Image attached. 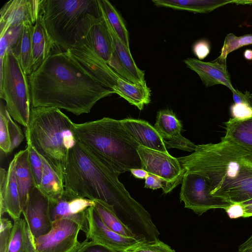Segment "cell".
<instances>
[{
  "label": "cell",
  "mask_w": 252,
  "mask_h": 252,
  "mask_svg": "<svg viewBox=\"0 0 252 252\" xmlns=\"http://www.w3.org/2000/svg\"><path fill=\"white\" fill-rule=\"evenodd\" d=\"M94 201V207L105 225L123 236L136 238L132 230L118 217L112 206L100 200Z\"/></svg>",
  "instance_id": "obj_29"
},
{
  "label": "cell",
  "mask_w": 252,
  "mask_h": 252,
  "mask_svg": "<svg viewBox=\"0 0 252 252\" xmlns=\"http://www.w3.org/2000/svg\"><path fill=\"white\" fill-rule=\"evenodd\" d=\"M87 218L89 225L86 234L87 239L121 252L128 251L143 243L135 237L123 236L108 228L102 221L94 206L88 208Z\"/></svg>",
  "instance_id": "obj_13"
},
{
  "label": "cell",
  "mask_w": 252,
  "mask_h": 252,
  "mask_svg": "<svg viewBox=\"0 0 252 252\" xmlns=\"http://www.w3.org/2000/svg\"><path fill=\"white\" fill-rule=\"evenodd\" d=\"M76 141L97 160L120 174L142 168L140 146L127 133L120 120L108 117L74 124Z\"/></svg>",
  "instance_id": "obj_4"
},
{
  "label": "cell",
  "mask_w": 252,
  "mask_h": 252,
  "mask_svg": "<svg viewBox=\"0 0 252 252\" xmlns=\"http://www.w3.org/2000/svg\"><path fill=\"white\" fill-rule=\"evenodd\" d=\"M97 0L101 13L122 42L129 49L128 32L122 17L109 1Z\"/></svg>",
  "instance_id": "obj_30"
},
{
  "label": "cell",
  "mask_w": 252,
  "mask_h": 252,
  "mask_svg": "<svg viewBox=\"0 0 252 252\" xmlns=\"http://www.w3.org/2000/svg\"><path fill=\"white\" fill-rule=\"evenodd\" d=\"M242 205H249V204H252V199L250 200L249 201H247L246 202H245L243 203H241Z\"/></svg>",
  "instance_id": "obj_50"
},
{
  "label": "cell",
  "mask_w": 252,
  "mask_h": 252,
  "mask_svg": "<svg viewBox=\"0 0 252 252\" xmlns=\"http://www.w3.org/2000/svg\"><path fill=\"white\" fill-rule=\"evenodd\" d=\"M154 127L161 137L170 140L180 137L182 124L174 113L168 109L159 110L157 115Z\"/></svg>",
  "instance_id": "obj_27"
},
{
  "label": "cell",
  "mask_w": 252,
  "mask_h": 252,
  "mask_svg": "<svg viewBox=\"0 0 252 252\" xmlns=\"http://www.w3.org/2000/svg\"><path fill=\"white\" fill-rule=\"evenodd\" d=\"M250 44H252V34L237 36L233 33H230L225 38L220 54L218 59L220 62L224 63L230 53L244 46Z\"/></svg>",
  "instance_id": "obj_32"
},
{
  "label": "cell",
  "mask_w": 252,
  "mask_h": 252,
  "mask_svg": "<svg viewBox=\"0 0 252 252\" xmlns=\"http://www.w3.org/2000/svg\"><path fill=\"white\" fill-rule=\"evenodd\" d=\"M22 214L34 239L51 230L53 222L49 215V199L37 187L30 193Z\"/></svg>",
  "instance_id": "obj_14"
},
{
  "label": "cell",
  "mask_w": 252,
  "mask_h": 252,
  "mask_svg": "<svg viewBox=\"0 0 252 252\" xmlns=\"http://www.w3.org/2000/svg\"><path fill=\"white\" fill-rule=\"evenodd\" d=\"M6 115L7 119L8 131L11 143V152L21 143L24 136L21 127L12 119L6 110Z\"/></svg>",
  "instance_id": "obj_37"
},
{
  "label": "cell",
  "mask_w": 252,
  "mask_h": 252,
  "mask_svg": "<svg viewBox=\"0 0 252 252\" xmlns=\"http://www.w3.org/2000/svg\"><path fill=\"white\" fill-rule=\"evenodd\" d=\"M28 76L33 108L55 107L79 116L90 113L98 101L115 94L100 83L68 51L56 45Z\"/></svg>",
  "instance_id": "obj_2"
},
{
  "label": "cell",
  "mask_w": 252,
  "mask_h": 252,
  "mask_svg": "<svg viewBox=\"0 0 252 252\" xmlns=\"http://www.w3.org/2000/svg\"><path fill=\"white\" fill-rule=\"evenodd\" d=\"M0 97L5 100L10 117L27 127L32 108L28 76L10 49L0 68Z\"/></svg>",
  "instance_id": "obj_7"
},
{
  "label": "cell",
  "mask_w": 252,
  "mask_h": 252,
  "mask_svg": "<svg viewBox=\"0 0 252 252\" xmlns=\"http://www.w3.org/2000/svg\"><path fill=\"white\" fill-rule=\"evenodd\" d=\"M188 67L195 72L206 87L221 84L231 92L235 89L231 83L226 65L219 62H204L198 59L187 58L184 61Z\"/></svg>",
  "instance_id": "obj_18"
},
{
  "label": "cell",
  "mask_w": 252,
  "mask_h": 252,
  "mask_svg": "<svg viewBox=\"0 0 252 252\" xmlns=\"http://www.w3.org/2000/svg\"><path fill=\"white\" fill-rule=\"evenodd\" d=\"M80 225L73 220H56L48 233L34 239L36 252H73L80 244Z\"/></svg>",
  "instance_id": "obj_11"
},
{
  "label": "cell",
  "mask_w": 252,
  "mask_h": 252,
  "mask_svg": "<svg viewBox=\"0 0 252 252\" xmlns=\"http://www.w3.org/2000/svg\"><path fill=\"white\" fill-rule=\"evenodd\" d=\"M7 213L13 220L20 218L22 210L15 177V159H12L7 171L4 192L0 195V215Z\"/></svg>",
  "instance_id": "obj_20"
},
{
  "label": "cell",
  "mask_w": 252,
  "mask_h": 252,
  "mask_svg": "<svg viewBox=\"0 0 252 252\" xmlns=\"http://www.w3.org/2000/svg\"><path fill=\"white\" fill-rule=\"evenodd\" d=\"M138 153L142 168L162 181L163 192L167 193L181 183L186 172L177 158L162 152L139 146Z\"/></svg>",
  "instance_id": "obj_9"
},
{
  "label": "cell",
  "mask_w": 252,
  "mask_h": 252,
  "mask_svg": "<svg viewBox=\"0 0 252 252\" xmlns=\"http://www.w3.org/2000/svg\"><path fill=\"white\" fill-rule=\"evenodd\" d=\"M225 125V136L252 148V117L243 120L230 118Z\"/></svg>",
  "instance_id": "obj_31"
},
{
  "label": "cell",
  "mask_w": 252,
  "mask_h": 252,
  "mask_svg": "<svg viewBox=\"0 0 252 252\" xmlns=\"http://www.w3.org/2000/svg\"><path fill=\"white\" fill-rule=\"evenodd\" d=\"M129 171L134 177L140 179H145L149 175V173L142 168H134Z\"/></svg>",
  "instance_id": "obj_47"
},
{
  "label": "cell",
  "mask_w": 252,
  "mask_h": 252,
  "mask_svg": "<svg viewBox=\"0 0 252 252\" xmlns=\"http://www.w3.org/2000/svg\"><path fill=\"white\" fill-rule=\"evenodd\" d=\"M85 19L94 48L108 64L113 56L114 49L104 18L102 14L98 17L89 14Z\"/></svg>",
  "instance_id": "obj_19"
},
{
  "label": "cell",
  "mask_w": 252,
  "mask_h": 252,
  "mask_svg": "<svg viewBox=\"0 0 252 252\" xmlns=\"http://www.w3.org/2000/svg\"><path fill=\"white\" fill-rule=\"evenodd\" d=\"M113 91L140 110L151 101V90L146 84H134L120 77Z\"/></svg>",
  "instance_id": "obj_24"
},
{
  "label": "cell",
  "mask_w": 252,
  "mask_h": 252,
  "mask_svg": "<svg viewBox=\"0 0 252 252\" xmlns=\"http://www.w3.org/2000/svg\"><path fill=\"white\" fill-rule=\"evenodd\" d=\"M40 157L43 163V174L41 184L37 188L49 200L58 199L64 193L63 181L48 162Z\"/></svg>",
  "instance_id": "obj_28"
},
{
  "label": "cell",
  "mask_w": 252,
  "mask_h": 252,
  "mask_svg": "<svg viewBox=\"0 0 252 252\" xmlns=\"http://www.w3.org/2000/svg\"><path fill=\"white\" fill-rule=\"evenodd\" d=\"M68 51L100 83L113 90L121 77L95 51L85 17L78 24L74 33V43Z\"/></svg>",
  "instance_id": "obj_8"
},
{
  "label": "cell",
  "mask_w": 252,
  "mask_h": 252,
  "mask_svg": "<svg viewBox=\"0 0 252 252\" xmlns=\"http://www.w3.org/2000/svg\"><path fill=\"white\" fill-rule=\"evenodd\" d=\"M193 52L201 60L205 58L209 54L210 51V44L206 40H200L196 42L193 46Z\"/></svg>",
  "instance_id": "obj_42"
},
{
  "label": "cell",
  "mask_w": 252,
  "mask_h": 252,
  "mask_svg": "<svg viewBox=\"0 0 252 252\" xmlns=\"http://www.w3.org/2000/svg\"><path fill=\"white\" fill-rule=\"evenodd\" d=\"M239 252H252V235L239 247Z\"/></svg>",
  "instance_id": "obj_46"
},
{
  "label": "cell",
  "mask_w": 252,
  "mask_h": 252,
  "mask_svg": "<svg viewBox=\"0 0 252 252\" xmlns=\"http://www.w3.org/2000/svg\"><path fill=\"white\" fill-rule=\"evenodd\" d=\"M6 112V106L1 101L0 108V148L3 154L7 155L11 152V143Z\"/></svg>",
  "instance_id": "obj_34"
},
{
  "label": "cell",
  "mask_w": 252,
  "mask_h": 252,
  "mask_svg": "<svg viewBox=\"0 0 252 252\" xmlns=\"http://www.w3.org/2000/svg\"><path fill=\"white\" fill-rule=\"evenodd\" d=\"M243 205L245 209L244 218L252 217V204Z\"/></svg>",
  "instance_id": "obj_48"
},
{
  "label": "cell",
  "mask_w": 252,
  "mask_h": 252,
  "mask_svg": "<svg viewBox=\"0 0 252 252\" xmlns=\"http://www.w3.org/2000/svg\"><path fill=\"white\" fill-rule=\"evenodd\" d=\"M15 177L19 189L22 210L32 190L36 187L30 166L27 147L16 153Z\"/></svg>",
  "instance_id": "obj_22"
},
{
  "label": "cell",
  "mask_w": 252,
  "mask_h": 252,
  "mask_svg": "<svg viewBox=\"0 0 252 252\" xmlns=\"http://www.w3.org/2000/svg\"><path fill=\"white\" fill-rule=\"evenodd\" d=\"M234 103H245L252 105V94L250 92L243 93L237 90L231 92Z\"/></svg>",
  "instance_id": "obj_44"
},
{
  "label": "cell",
  "mask_w": 252,
  "mask_h": 252,
  "mask_svg": "<svg viewBox=\"0 0 252 252\" xmlns=\"http://www.w3.org/2000/svg\"><path fill=\"white\" fill-rule=\"evenodd\" d=\"M244 57L247 60H252V50L246 49L244 52Z\"/></svg>",
  "instance_id": "obj_49"
},
{
  "label": "cell",
  "mask_w": 252,
  "mask_h": 252,
  "mask_svg": "<svg viewBox=\"0 0 252 252\" xmlns=\"http://www.w3.org/2000/svg\"><path fill=\"white\" fill-rule=\"evenodd\" d=\"M42 10L48 32L56 45L65 51L73 45L83 18L89 14L101 15L97 0H44Z\"/></svg>",
  "instance_id": "obj_6"
},
{
  "label": "cell",
  "mask_w": 252,
  "mask_h": 252,
  "mask_svg": "<svg viewBox=\"0 0 252 252\" xmlns=\"http://www.w3.org/2000/svg\"><path fill=\"white\" fill-rule=\"evenodd\" d=\"M120 121L127 133L140 146L168 154L164 140L148 122L133 118Z\"/></svg>",
  "instance_id": "obj_17"
},
{
  "label": "cell",
  "mask_w": 252,
  "mask_h": 252,
  "mask_svg": "<svg viewBox=\"0 0 252 252\" xmlns=\"http://www.w3.org/2000/svg\"><path fill=\"white\" fill-rule=\"evenodd\" d=\"M33 25L31 22H25L17 41L10 48L28 76L33 71L32 34Z\"/></svg>",
  "instance_id": "obj_25"
},
{
  "label": "cell",
  "mask_w": 252,
  "mask_h": 252,
  "mask_svg": "<svg viewBox=\"0 0 252 252\" xmlns=\"http://www.w3.org/2000/svg\"><path fill=\"white\" fill-rule=\"evenodd\" d=\"M225 211L230 219L244 218L245 209L241 203H232L228 206Z\"/></svg>",
  "instance_id": "obj_43"
},
{
  "label": "cell",
  "mask_w": 252,
  "mask_h": 252,
  "mask_svg": "<svg viewBox=\"0 0 252 252\" xmlns=\"http://www.w3.org/2000/svg\"><path fill=\"white\" fill-rule=\"evenodd\" d=\"M94 205V200L73 196L64 191L61 197L49 200L50 217L52 222L63 219L73 220L86 234L89 230L88 209Z\"/></svg>",
  "instance_id": "obj_12"
},
{
  "label": "cell",
  "mask_w": 252,
  "mask_h": 252,
  "mask_svg": "<svg viewBox=\"0 0 252 252\" xmlns=\"http://www.w3.org/2000/svg\"><path fill=\"white\" fill-rule=\"evenodd\" d=\"M29 150V158L30 166L34 179L36 187H38L41 182L43 174V163L40 155L31 145L27 143Z\"/></svg>",
  "instance_id": "obj_35"
},
{
  "label": "cell",
  "mask_w": 252,
  "mask_h": 252,
  "mask_svg": "<svg viewBox=\"0 0 252 252\" xmlns=\"http://www.w3.org/2000/svg\"><path fill=\"white\" fill-rule=\"evenodd\" d=\"M236 0H153L158 7L171 8L175 10H187L196 13H208L229 3H235Z\"/></svg>",
  "instance_id": "obj_23"
},
{
  "label": "cell",
  "mask_w": 252,
  "mask_h": 252,
  "mask_svg": "<svg viewBox=\"0 0 252 252\" xmlns=\"http://www.w3.org/2000/svg\"><path fill=\"white\" fill-rule=\"evenodd\" d=\"M177 159L186 172L206 178L212 195L231 203L252 199V148L224 136Z\"/></svg>",
  "instance_id": "obj_3"
},
{
  "label": "cell",
  "mask_w": 252,
  "mask_h": 252,
  "mask_svg": "<svg viewBox=\"0 0 252 252\" xmlns=\"http://www.w3.org/2000/svg\"><path fill=\"white\" fill-rule=\"evenodd\" d=\"M101 14L111 34L114 49V54L108 65L120 77L128 82L140 85L146 84L144 71L138 68L129 49L122 42L105 17Z\"/></svg>",
  "instance_id": "obj_15"
},
{
  "label": "cell",
  "mask_w": 252,
  "mask_h": 252,
  "mask_svg": "<svg viewBox=\"0 0 252 252\" xmlns=\"http://www.w3.org/2000/svg\"><path fill=\"white\" fill-rule=\"evenodd\" d=\"M44 0H10L0 10V35L9 27L29 22L36 23L41 11Z\"/></svg>",
  "instance_id": "obj_16"
},
{
  "label": "cell",
  "mask_w": 252,
  "mask_h": 252,
  "mask_svg": "<svg viewBox=\"0 0 252 252\" xmlns=\"http://www.w3.org/2000/svg\"><path fill=\"white\" fill-rule=\"evenodd\" d=\"M180 198L184 202L185 208L199 216L212 209L225 210L232 204L212 195L208 182L203 176L187 172L181 182Z\"/></svg>",
  "instance_id": "obj_10"
},
{
  "label": "cell",
  "mask_w": 252,
  "mask_h": 252,
  "mask_svg": "<svg viewBox=\"0 0 252 252\" xmlns=\"http://www.w3.org/2000/svg\"><path fill=\"white\" fill-rule=\"evenodd\" d=\"M74 123L60 109L32 107L25 131L30 143L63 180L69 150L76 143Z\"/></svg>",
  "instance_id": "obj_5"
},
{
  "label": "cell",
  "mask_w": 252,
  "mask_h": 252,
  "mask_svg": "<svg viewBox=\"0 0 252 252\" xmlns=\"http://www.w3.org/2000/svg\"><path fill=\"white\" fill-rule=\"evenodd\" d=\"M130 252V251H126V252Z\"/></svg>",
  "instance_id": "obj_51"
},
{
  "label": "cell",
  "mask_w": 252,
  "mask_h": 252,
  "mask_svg": "<svg viewBox=\"0 0 252 252\" xmlns=\"http://www.w3.org/2000/svg\"><path fill=\"white\" fill-rule=\"evenodd\" d=\"M145 188L157 189L162 188V181L158 176L149 174L145 179Z\"/></svg>",
  "instance_id": "obj_45"
},
{
  "label": "cell",
  "mask_w": 252,
  "mask_h": 252,
  "mask_svg": "<svg viewBox=\"0 0 252 252\" xmlns=\"http://www.w3.org/2000/svg\"><path fill=\"white\" fill-rule=\"evenodd\" d=\"M164 143L167 148H177L190 152L194 151L196 148V145L183 136L172 140H164Z\"/></svg>",
  "instance_id": "obj_41"
},
{
  "label": "cell",
  "mask_w": 252,
  "mask_h": 252,
  "mask_svg": "<svg viewBox=\"0 0 252 252\" xmlns=\"http://www.w3.org/2000/svg\"><path fill=\"white\" fill-rule=\"evenodd\" d=\"M6 252H36L34 238L25 219L14 220Z\"/></svg>",
  "instance_id": "obj_26"
},
{
  "label": "cell",
  "mask_w": 252,
  "mask_h": 252,
  "mask_svg": "<svg viewBox=\"0 0 252 252\" xmlns=\"http://www.w3.org/2000/svg\"><path fill=\"white\" fill-rule=\"evenodd\" d=\"M128 251L130 252H175L168 245L159 240L141 243Z\"/></svg>",
  "instance_id": "obj_36"
},
{
  "label": "cell",
  "mask_w": 252,
  "mask_h": 252,
  "mask_svg": "<svg viewBox=\"0 0 252 252\" xmlns=\"http://www.w3.org/2000/svg\"><path fill=\"white\" fill-rule=\"evenodd\" d=\"M232 118L243 120L252 117V105L245 103H234L230 108Z\"/></svg>",
  "instance_id": "obj_40"
},
{
  "label": "cell",
  "mask_w": 252,
  "mask_h": 252,
  "mask_svg": "<svg viewBox=\"0 0 252 252\" xmlns=\"http://www.w3.org/2000/svg\"><path fill=\"white\" fill-rule=\"evenodd\" d=\"M32 43L33 71L46 59L56 45L46 28L42 8L32 28Z\"/></svg>",
  "instance_id": "obj_21"
},
{
  "label": "cell",
  "mask_w": 252,
  "mask_h": 252,
  "mask_svg": "<svg viewBox=\"0 0 252 252\" xmlns=\"http://www.w3.org/2000/svg\"><path fill=\"white\" fill-rule=\"evenodd\" d=\"M119 175L76 141L68 152L63 178L64 191L112 206L136 238L145 242L157 240L159 233L151 215L131 196L119 180Z\"/></svg>",
  "instance_id": "obj_1"
},
{
  "label": "cell",
  "mask_w": 252,
  "mask_h": 252,
  "mask_svg": "<svg viewBox=\"0 0 252 252\" xmlns=\"http://www.w3.org/2000/svg\"><path fill=\"white\" fill-rule=\"evenodd\" d=\"M88 239L80 243L73 252H121Z\"/></svg>",
  "instance_id": "obj_39"
},
{
  "label": "cell",
  "mask_w": 252,
  "mask_h": 252,
  "mask_svg": "<svg viewBox=\"0 0 252 252\" xmlns=\"http://www.w3.org/2000/svg\"><path fill=\"white\" fill-rule=\"evenodd\" d=\"M0 252H6L13 224L2 216H0Z\"/></svg>",
  "instance_id": "obj_38"
},
{
  "label": "cell",
  "mask_w": 252,
  "mask_h": 252,
  "mask_svg": "<svg viewBox=\"0 0 252 252\" xmlns=\"http://www.w3.org/2000/svg\"><path fill=\"white\" fill-rule=\"evenodd\" d=\"M24 24L10 26L3 34L0 35V68L2 67L7 50L10 49L17 41Z\"/></svg>",
  "instance_id": "obj_33"
}]
</instances>
